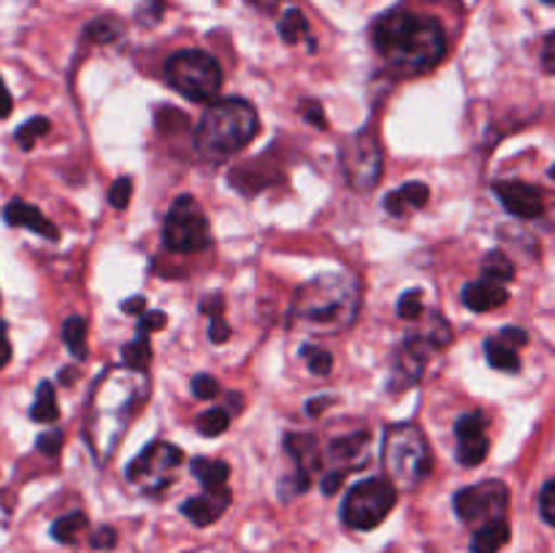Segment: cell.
I'll return each instance as SVG.
<instances>
[{
  "label": "cell",
  "mask_w": 555,
  "mask_h": 553,
  "mask_svg": "<svg viewBox=\"0 0 555 553\" xmlns=\"http://www.w3.org/2000/svg\"><path fill=\"white\" fill-rule=\"evenodd\" d=\"M139 334L150 336V331H160L166 325V314L160 309H152V312H141L139 314Z\"/></svg>",
  "instance_id": "60d3db41"
},
{
  "label": "cell",
  "mask_w": 555,
  "mask_h": 553,
  "mask_svg": "<svg viewBox=\"0 0 555 553\" xmlns=\"http://www.w3.org/2000/svg\"><path fill=\"white\" fill-rule=\"evenodd\" d=\"M57 396H54V385L49 380H43L36 390V399H33L30 417L36 423H54L57 421Z\"/></svg>",
  "instance_id": "44dd1931"
},
{
  "label": "cell",
  "mask_w": 555,
  "mask_h": 553,
  "mask_svg": "<svg viewBox=\"0 0 555 553\" xmlns=\"http://www.w3.org/2000/svg\"><path fill=\"white\" fill-rule=\"evenodd\" d=\"M369 450H372V434L369 432H352L347 437L334 439L328 448L331 470H361V466L369 464V455H372Z\"/></svg>",
  "instance_id": "4fadbf2b"
},
{
  "label": "cell",
  "mask_w": 555,
  "mask_h": 553,
  "mask_svg": "<svg viewBox=\"0 0 555 553\" xmlns=\"http://www.w3.org/2000/svg\"><path fill=\"white\" fill-rule=\"evenodd\" d=\"M553 43H555V36L553 33H547L545 36V47H542V65H545V70L547 74H553L555 70V65H553Z\"/></svg>",
  "instance_id": "c3c4849f"
},
{
  "label": "cell",
  "mask_w": 555,
  "mask_h": 553,
  "mask_svg": "<svg viewBox=\"0 0 555 553\" xmlns=\"http://www.w3.org/2000/svg\"><path fill=\"white\" fill-rule=\"evenodd\" d=\"M0 85H3V79H0Z\"/></svg>",
  "instance_id": "9f6ffc18"
},
{
  "label": "cell",
  "mask_w": 555,
  "mask_h": 553,
  "mask_svg": "<svg viewBox=\"0 0 555 553\" xmlns=\"http://www.w3.org/2000/svg\"><path fill=\"white\" fill-rule=\"evenodd\" d=\"M540 515L547 526L555 524V483L547 480L540 491Z\"/></svg>",
  "instance_id": "f35d334b"
},
{
  "label": "cell",
  "mask_w": 555,
  "mask_h": 553,
  "mask_svg": "<svg viewBox=\"0 0 555 553\" xmlns=\"http://www.w3.org/2000/svg\"><path fill=\"white\" fill-rule=\"evenodd\" d=\"M249 5H253V9H258L260 14H269V16H274L276 14V9H280V3L282 0H247Z\"/></svg>",
  "instance_id": "f907efd6"
},
{
  "label": "cell",
  "mask_w": 555,
  "mask_h": 553,
  "mask_svg": "<svg viewBox=\"0 0 555 553\" xmlns=\"http://www.w3.org/2000/svg\"><path fill=\"white\" fill-rule=\"evenodd\" d=\"M339 166L347 182L358 193H369L383 179V150L374 136V130H361V133L350 136L339 150Z\"/></svg>",
  "instance_id": "ba28073f"
},
{
  "label": "cell",
  "mask_w": 555,
  "mask_h": 553,
  "mask_svg": "<svg viewBox=\"0 0 555 553\" xmlns=\"http://www.w3.org/2000/svg\"><path fill=\"white\" fill-rule=\"evenodd\" d=\"M345 477H347V472H341V470L325 472L323 480H320V488H323L325 497H334V493H339V488H341V483H345Z\"/></svg>",
  "instance_id": "ee69618b"
},
{
  "label": "cell",
  "mask_w": 555,
  "mask_h": 553,
  "mask_svg": "<svg viewBox=\"0 0 555 553\" xmlns=\"http://www.w3.org/2000/svg\"><path fill=\"white\" fill-rule=\"evenodd\" d=\"M301 356L309 361V372L318 374V377H325V374H331V369H334V356H331L328 350H323V347L304 345Z\"/></svg>",
  "instance_id": "1f68e13d"
},
{
  "label": "cell",
  "mask_w": 555,
  "mask_h": 553,
  "mask_svg": "<svg viewBox=\"0 0 555 553\" xmlns=\"http://www.w3.org/2000/svg\"><path fill=\"white\" fill-rule=\"evenodd\" d=\"M428 195H431V193H428V184L406 182V184H401V188H396L393 193L385 195L383 206H385V211H388V215L401 217L404 211L421 209V206H426Z\"/></svg>",
  "instance_id": "e0dca14e"
},
{
  "label": "cell",
  "mask_w": 555,
  "mask_h": 553,
  "mask_svg": "<svg viewBox=\"0 0 555 553\" xmlns=\"http://www.w3.org/2000/svg\"><path fill=\"white\" fill-rule=\"evenodd\" d=\"M325 404H331V396H320V399H309L307 401V415H320L325 410Z\"/></svg>",
  "instance_id": "f5cc1de1"
},
{
  "label": "cell",
  "mask_w": 555,
  "mask_h": 553,
  "mask_svg": "<svg viewBox=\"0 0 555 553\" xmlns=\"http://www.w3.org/2000/svg\"><path fill=\"white\" fill-rule=\"evenodd\" d=\"M152 361V345H150V336L139 334L133 342L122 347V363L125 369H133V372H146Z\"/></svg>",
  "instance_id": "d4e9b609"
},
{
  "label": "cell",
  "mask_w": 555,
  "mask_h": 553,
  "mask_svg": "<svg viewBox=\"0 0 555 553\" xmlns=\"http://www.w3.org/2000/svg\"><path fill=\"white\" fill-rule=\"evenodd\" d=\"M276 30H280V38L285 43H298L304 41V38H309V20L304 16L301 9H287L285 14L280 16V22H276Z\"/></svg>",
  "instance_id": "603a6c76"
},
{
  "label": "cell",
  "mask_w": 555,
  "mask_h": 553,
  "mask_svg": "<svg viewBox=\"0 0 555 553\" xmlns=\"http://www.w3.org/2000/svg\"><path fill=\"white\" fill-rule=\"evenodd\" d=\"M168 87L193 103H211L222 87V68L204 49H179L163 63Z\"/></svg>",
  "instance_id": "5b68a950"
},
{
  "label": "cell",
  "mask_w": 555,
  "mask_h": 553,
  "mask_svg": "<svg viewBox=\"0 0 555 553\" xmlns=\"http://www.w3.org/2000/svg\"><path fill=\"white\" fill-rule=\"evenodd\" d=\"M361 309V285L350 274H323L296 291L291 323L318 336H334L350 329Z\"/></svg>",
  "instance_id": "7a4b0ae2"
},
{
  "label": "cell",
  "mask_w": 555,
  "mask_h": 553,
  "mask_svg": "<svg viewBox=\"0 0 555 553\" xmlns=\"http://www.w3.org/2000/svg\"><path fill=\"white\" fill-rule=\"evenodd\" d=\"M49 128H52V125H49L47 117H33V119H27V123L22 125V128L16 130V136H14L16 144H20V150L30 152L33 146H36V141L41 139V136L49 133Z\"/></svg>",
  "instance_id": "4dcf8cb0"
},
{
  "label": "cell",
  "mask_w": 555,
  "mask_h": 553,
  "mask_svg": "<svg viewBox=\"0 0 555 553\" xmlns=\"http://www.w3.org/2000/svg\"><path fill=\"white\" fill-rule=\"evenodd\" d=\"M372 43L379 57L399 74H426L448 54V33L434 16L406 9L385 11L372 25Z\"/></svg>",
  "instance_id": "6da1fadb"
},
{
  "label": "cell",
  "mask_w": 555,
  "mask_h": 553,
  "mask_svg": "<svg viewBox=\"0 0 555 553\" xmlns=\"http://www.w3.org/2000/svg\"><path fill=\"white\" fill-rule=\"evenodd\" d=\"M228 504H231V491L228 488H217V491H206L201 497L188 499L179 510H182V515L193 526H209L225 513Z\"/></svg>",
  "instance_id": "9a60e30c"
},
{
  "label": "cell",
  "mask_w": 555,
  "mask_h": 553,
  "mask_svg": "<svg viewBox=\"0 0 555 553\" xmlns=\"http://www.w3.org/2000/svg\"><path fill=\"white\" fill-rule=\"evenodd\" d=\"M396 312H399L401 320H415L417 314L423 312V301H421V291L412 287V291L401 293L399 304H396Z\"/></svg>",
  "instance_id": "e575fe53"
},
{
  "label": "cell",
  "mask_w": 555,
  "mask_h": 553,
  "mask_svg": "<svg viewBox=\"0 0 555 553\" xmlns=\"http://www.w3.org/2000/svg\"><path fill=\"white\" fill-rule=\"evenodd\" d=\"M482 280H491V282H513L515 280V263L507 258L504 253L493 249V253L486 255L482 260Z\"/></svg>",
  "instance_id": "484cf974"
},
{
  "label": "cell",
  "mask_w": 555,
  "mask_h": 553,
  "mask_svg": "<svg viewBox=\"0 0 555 553\" xmlns=\"http://www.w3.org/2000/svg\"><path fill=\"white\" fill-rule=\"evenodd\" d=\"M509 524L507 518L491 520L486 526H477L472 537V553H499L509 542Z\"/></svg>",
  "instance_id": "ac0fdd59"
},
{
  "label": "cell",
  "mask_w": 555,
  "mask_h": 553,
  "mask_svg": "<svg viewBox=\"0 0 555 553\" xmlns=\"http://www.w3.org/2000/svg\"><path fill=\"white\" fill-rule=\"evenodd\" d=\"M130 195H133V179L130 177H119L114 179L112 190H108V204L114 209H125L130 204Z\"/></svg>",
  "instance_id": "d590c367"
},
{
  "label": "cell",
  "mask_w": 555,
  "mask_h": 553,
  "mask_svg": "<svg viewBox=\"0 0 555 553\" xmlns=\"http://www.w3.org/2000/svg\"><path fill=\"white\" fill-rule=\"evenodd\" d=\"M182 464V450L171 442H152L128 464L125 475L144 491H160L171 483V472Z\"/></svg>",
  "instance_id": "30bf717a"
},
{
  "label": "cell",
  "mask_w": 555,
  "mask_h": 553,
  "mask_svg": "<svg viewBox=\"0 0 555 553\" xmlns=\"http://www.w3.org/2000/svg\"><path fill=\"white\" fill-rule=\"evenodd\" d=\"M502 345H507V347H526L529 345V334H526V329H518V325H504L502 329Z\"/></svg>",
  "instance_id": "b9f144b4"
},
{
  "label": "cell",
  "mask_w": 555,
  "mask_h": 553,
  "mask_svg": "<svg viewBox=\"0 0 555 553\" xmlns=\"http://www.w3.org/2000/svg\"><path fill=\"white\" fill-rule=\"evenodd\" d=\"M455 434H459V439H469V437H480V434H486V412L475 410L461 415L459 423H455Z\"/></svg>",
  "instance_id": "d6a6232c"
},
{
  "label": "cell",
  "mask_w": 555,
  "mask_h": 553,
  "mask_svg": "<svg viewBox=\"0 0 555 553\" xmlns=\"http://www.w3.org/2000/svg\"><path fill=\"white\" fill-rule=\"evenodd\" d=\"M190 472L198 477L201 486H204L206 491H217V488H225L228 475H231V470H228L225 461L201 459V455H198V459L190 461Z\"/></svg>",
  "instance_id": "ffe728a7"
},
{
  "label": "cell",
  "mask_w": 555,
  "mask_h": 553,
  "mask_svg": "<svg viewBox=\"0 0 555 553\" xmlns=\"http://www.w3.org/2000/svg\"><path fill=\"white\" fill-rule=\"evenodd\" d=\"M3 220L14 228H30L33 233L49 239V242H57L60 239L57 226H54V222L49 220L41 209H38V206L27 204V201H22V198H11L9 204H5Z\"/></svg>",
  "instance_id": "5bb4252c"
},
{
  "label": "cell",
  "mask_w": 555,
  "mask_h": 553,
  "mask_svg": "<svg viewBox=\"0 0 555 553\" xmlns=\"http://www.w3.org/2000/svg\"><path fill=\"white\" fill-rule=\"evenodd\" d=\"M304 119L320 130L328 128V117H325V112H323V103H318V101L307 103V108H304Z\"/></svg>",
  "instance_id": "7bdbcfd3"
},
{
  "label": "cell",
  "mask_w": 555,
  "mask_h": 553,
  "mask_svg": "<svg viewBox=\"0 0 555 553\" xmlns=\"http://www.w3.org/2000/svg\"><path fill=\"white\" fill-rule=\"evenodd\" d=\"M119 36H122V25L114 16H98L85 25V38L92 43H112Z\"/></svg>",
  "instance_id": "83f0119b"
},
{
  "label": "cell",
  "mask_w": 555,
  "mask_h": 553,
  "mask_svg": "<svg viewBox=\"0 0 555 553\" xmlns=\"http://www.w3.org/2000/svg\"><path fill=\"white\" fill-rule=\"evenodd\" d=\"M63 442H65L63 428H52V432H43L41 437L36 439V448L41 450L43 455H49V459H54V455L60 453V448H63Z\"/></svg>",
  "instance_id": "74e56055"
},
{
  "label": "cell",
  "mask_w": 555,
  "mask_h": 553,
  "mask_svg": "<svg viewBox=\"0 0 555 553\" xmlns=\"http://www.w3.org/2000/svg\"><path fill=\"white\" fill-rule=\"evenodd\" d=\"M488 437L480 434V437H469V439H461L459 450H455V459H459L461 466H480L488 455Z\"/></svg>",
  "instance_id": "f1b7e54d"
},
{
  "label": "cell",
  "mask_w": 555,
  "mask_h": 553,
  "mask_svg": "<svg viewBox=\"0 0 555 553\" xmlns=\"http://www.w3.org/2000/svg\"><path fill=\"white\" fill-rule=\"evenodd\" d=\"M285 448H287V453H291V459L296 461V470L312 475V472L320 466L318 439H314L312 434H287Z\"/></svg>",
  "instance_id": "d6986e66"
},
{
  "label": "cell",
  "mask_w": 555,
  "mask_h": 553,
  "mask_svg": "<svg viewBox=\"0 0 555 553\" xmlns=\"http://www.w3.org/2000/svg\"><path fill=\"white\" fill-rule=\"evenodd\" d=\"M428 352H431V342L426 336H406L399 345L393 356V366H390V390H404L412 383L423 377L426 372Z\"/></svg>",
  "instance_id": "8fae6325"
},
{
  "label": "cell",
  "mask_w": 555,
  "mask_h": 553,
  "mask_svg": "<svg viewBox=\"0 0 555 553\" xmlns=\"http://www.w3.org/2000/svg\"><path fill=\"white\" fill-rule=\"evenodd\" d=\"M63 342L76 361L87 358V320L79 314H70L63 323Z\"/></svg>",
  "instance_id": "cb8c5ba5"
},
{
  "label": "cell",
  "mask_w": 555,
  "mask_h": 553,
  "mask_svg": "<svg viewBox=\"0 0 555 553\" xmlns=\"http://www.w3.org/2000/svg\"><path fill=\"white\" fill-rule=\"evenodd\" d=\"M74 377H76V369H63V372H60V385H70L74 383Z\"/></svg>",
  "instance_id": "db71d44e"
},
{
  "label": "cell",
  "mask_w": 555,
  "mask_h": 553,
  "mask_svg": "<svg viewBox=\"0 0 555 553\" xmlns=\"http://www.w3.org/2000/svg\"><path fill=\"white\" fill-rule=\"evenodd\" d=\"M14 108V101H11V92L5 90V85H0V119H5Z\"/></svg>",
  "instance_id": "816d5d0a"
},
{
  "label": "cell",
  "mask_w": 555,
  "mask_h": 553,
  "mask_svg": "<svg viewBox=\"0 0 555 553\" xmlns=\"http://www.w3.org/2000/svg\"><path fill=\"white\" fill-rule=\"evenodd\" d=\"M90 545L95 548V551H112V548L117 545V531H114L112 526H101L98 531H92Z\"/></svg>",
  "instance_id": "ab89813d"
},
{
  "label": "cell",
  "mask_w": 555,
  "mask_h": 553,
  "mask_svg": "<svg viewBox=\"0 0 555 553\" xmlns=\"http://www.w3.org/2000/svg\"><path fill=\"white\" fill-rule=\"evenodd\" d=\"M190 390H193L195 399L209 401L220 394V383H217V377H211V374H195L193 383H190Z\"/></svg>",
  "instance_id": "8d00e7d4"
},
{
  "label": "cell",
  "mask_w": 555,
  "mask_h": 553,
  "mask_svg": "<svg viewBox=\"0 0 555 553\" xmlns=\"http://www.w3.org/2000/svg\"><path fill=\"white\" fill-rule=\"evenodd\" d=\"M486 361L491 363L493 369L499 372H518L520 369V358L513 347L502 345L499 339H488L486 342Z\"/></svg>",
  "instance_id": "4316f807"
},
{
  "label": "cell",
  "mask_w": 555,
  "mask_h": 553,
  "mask_svg": "<svg viewBox=\"0 0 555 553\" xmlns=\"http://www.w3.org/2000/svg\"><path fill=\"white\" fill-rule=\"evenodd\" d=\"M146 309V298L144 296H130L128 301H122V312L125 314H141Z\"/></svg>",
  "instance_id": "681fc988"
},
{
  "label": "cell",
  "mask_w": 555,
  "mask_h": 553,
  "mask_svg": "<svg viewBox=\"0 0 555 553\" xmlns=\"http://www.w3.org/2000/svg\"><path fill=\"white\" fill-rule=\"evenodd\" d=\"M396 499H399V491L388 477H366L345 493L341 520L350 529L372 531L388 518L390 510L396 507Z\"/></svg>",
  "instance_id": "8992f818"
},
{
  "label": "cell",
  "mask_w": 555,
  "mask_h": 553,
  "mask_svg": "<svg viewBox=\"0 0 555 553\" xmlns=\"http://www.w3.org/2000/svg\"><path fill=\"white\" fill-rule=\"evenodd\" d=\"M163 244L173 253H198L209 247V220L193 195H179L163 220Z\"/></svg>",
  "instance_id": "52a82bcc"
},
{
  "label": "cell",
  "mask_w": 555,
  "mask_h": 553,
  "mask_svg": "<svg viewBox=\"0 0 555 553\" xmlns=\"http://www.w3.org/2000/svg\"><path fill=\"white\" fill-rule=\"evenodd\" d=\"M542 3H545V5H553V3H555V0H542Z\"/></svg>",
  "instance_id": "11a10c76"
},
{
  "label": "cell",
  "mask_w": 555,
  "mask_h": 553,
  "mask_svg": "<svg viewBox=\"0 0 555 553\" xmlns=\"http://www.w3.org/2000/svg\"><path fill=\"white\" fill-rule=\"evenodd\" d=\"M85 529H87V515L81 513V510H76V513H68L63 515V518L54 520V524L49 526V535H52V540H57L60 545H74Z\"/></svg>",
  "instance_id": "7402d4cb"
},
{
  "label": "cell",
  "mask_w": 555,
  "mask_h": 553,
  "mask_svg": "<svg viewBox=\"0 0 555 553\" xmlns=\"http://www.w3.org/2000/svg\"><path fill=\"white\" fill-rule=\"evenodd\" d=\"M166 14V3L163 0H141V5L135 9V22L144 27H155L157 22Z\"/></svg>",
  "instance_id": "836d02e7"
},
{
  "label": "cell",
  "mask_w": 555,
  "mask_h": 553,
  "mask_svg": "<svg viewBox=\"0 0 555 553\" xmlns=\"http://www.w3.org/2000/svg\"><path fill=\"white\" fill-rule=\"evenodd\" d=\"M228 423H231V412L222 410V407H209L206 412H201L198 432L204 434V437H220L228 428Z\"/></svg>",
  "instance_id": "f546056e"
},
{
  "label": "cell",
  "mask_w": 555,
  "mask_h": 553,
  "mask_svg": "<svg viewBox=\"0 0 555 553\" xmlns=\"http://www.w3.org/2000/svg\"><path fill=\"white\" fill-rule=\"evenodd\" d=\"M258 112L244 98H220L211 101L195 128V150L209 160H222L244 150L258 136Z\"/></svg>",
  "instance_id": "3957f363"
},
{
  "label": "cell",
  "mask_w": 555,
  "mask_h": 553,
  "mask_svg": "<svg viewBox=\"0 0 555 553\" xmlns=\"http://www.w3.org/2000/svg\"><path fill=\"white\" fill-rule=\"evenodd\" d=\"M11 361V345H9V323L0 318V369Z\"/></svg>",
  "instance_id": "bcb514c9"
},
{
  "label": "cell",
  "mask_w": 555,
  "mask_h": 553,
  "mask_svg": "<svg viewBox=\"0 0 555 553\" xmlns=\"http://www.w3.org/2000/svg\"><path fill=\"white\" fill-rule=\"evenodd\" d=\"M455 515L466 526H486L491 520L507 518L509 510V488L502 480H482L475 486L461 488L453 497Z\"/></svg>",
  "instance_id": "9c48e42d"
},
{
  "label": "cell",
  "mask_w": 555,
  "mask_h": 553,
  "mask_svg": "<svg viewBox=\"0 0 555 553\" xmlns=\"http://www.w3.org/2000/svg\"><path fill=\"white\" fill-rule=\"evenodd\" d=\"M461 301H464V307L472 309V312H491V309L504 307V304L509 301V291L502 282L475 280L469 282V285H464Z\"/></svg>",
  "instance_id": "2e32d148"
},
{
  "label": "cell",
  "mask_w": 555,
  "mask_h": 553,
  "mask_svg": "<svg viewBox=\"0 0 555 553\" xmlns=\"http://www.w3.org/2000/svg\"><path fill=\"white\" fill-rule=\"evenodd\" d=\"M383 464L390 483L417 488L434 470L431 445L415 423H396L383 437Z\"/></svg>",
  "instance_id": "277c9868"
},
{
  "label": "cell",
  "mask_w": 555,
  "mask_h": 553,
  "mask_svg": "<svg viewBox=\"0 0 555 553\" xmlns=\"http://www.w3.org/2000/svg\"><path fill=\"white\" fill-rule=\"evenodd\" d=\"M499 201L504 204V209L513 211L515 217H524V220H534V217L545 215V195L540 188L526 182H496L493 184Z\"/></svg>",
  "instance_id": "7c38bea8"
},
{
  "label": "cell",
  "mask_w": 555,
  "mask_h": 553,
  "mask_svg": "<svg viewBox=\"0 0 555 553\" xmlns=\"http://www.w3.org/2000/svg\"><path fill=\"white\" fill-rule=\"evenodd\" d=\"M222 307H225V301H222V296H206L204 301H201V312L211 314V318H220Z\"/></svg>",
  "instance_id": "7dc6e473"
},
{
  "label": "cell",
  "mask_w": 555,
  "mask_h": 553,
  "mask_svg": "<svg viewBox=\"0 0 555 553\" xmlns=\"http://www.w3.org/2000/svg\"><path fill=\"white\" fill-rule=\"evenodd\" d=\"M228 336H231V325H228L222 318H211L209 320V342H215V345H222Z\"/></svg>",
  "instance_id": "f6af8a7d"
}]
</instances>
